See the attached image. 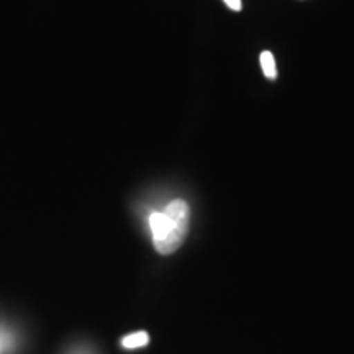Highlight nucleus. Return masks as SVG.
I'll use <instances>...</instances> for the list:
<instances>
[{
    "mask_svg": "<svg viewBox=\"0 0 354 354\" xmlns=\"http://www.w3.org/2000/svg\"><path fill=\"white\" fill-rule=\"evenodd\" d=\"M15 338H13V333L7 326L0 325V354H10L13 349V343Z\"/></svg>",
    "mask_w": 354,
    "mask_h": 354,
    "instance_id": "4",
    "label": "nucleus"
},
{
    "mask_svg": "<svg viewBox=\"0 0 354 354\" xmlns=\"http://www.w3.org/2000/svg\"><path fill=\"white\" fill-rule=\"evenodd\" d=\"M225 3H227V6L232 8L233 12H240L241 8H243V3H241V0H223Z\"/></svg>",
    "mask_w": 354,
    "mask_h": 354,
    "instance_id": "6",
    "label": "nucleus"
},
{
    "mask_svg": "<svg viewBox=\"0 0 354 354\" xmlns=\"http://www.w3.org/2000/svg\"><path fill=\"white\" fill-rule=\"evenodd\" d=\"M261 69H263L264 76L269 79H276L277 69H276V61H274V56L271 51H263L261 53Z\"/></svg>",
    "mask_w": 354,
    "mask_h": 354,
    "instance_id": "3",
    "label": "nucleus"
},
{
    "mask_svg": "<svg viewBox=\"0 0 354 354\" xmlns=\"http://www.w3.org/2000/svg\"><path fill=\"white\" fill-rule=\"evenodd\" d=\"M189 205L180 198L172 201L165 212L149 215V230L159 254H172L183 245L189 230Z\"/></svg>",
    "mask_w": 354,
    "mask_h": 354,
    "instance_id": "1",
    "label": "nucleus"
},
{
    "mask_svg": "<svg viewBox=\"0 0 354 354\" xmlns=\"http://www.w3.org/2000/svg\"><path fill=\"white\" fill-rule=\"evenodd\" d=\"M149 343V336L146 331H136V333H131L125 336L122 339V346L127 349H136V348H143Z\"/></svg>",
    "mask_w": 354,
    "mask_h": 354,
    "instance_id": "2",
    "label": "nucleus"
},
{
    "mask_svg": "<svg viewBox=\"0 0 354 354\" xmlns=\"http://www.w3.org/2000/svg\"><path fill=\"white\" fill-rule=\"evenodd\" d=\"M66 354H95L94 353V349H91L88 346H74V348H71L68 353Z\"/></svg>",
    "mask_w": 354,
    "mask_h": 354,
    "instance_id": "5",
    "label": "nucleus"
}]
</instances>
